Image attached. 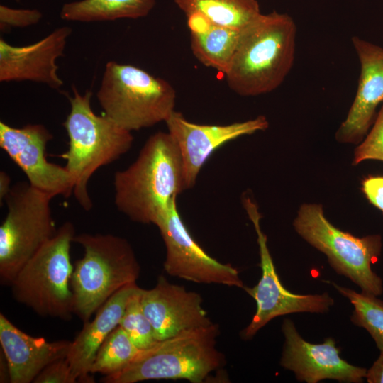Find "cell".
I'll return each mask as SVG.
<instances>
[{
  "label": "cell",
  "instance_id": "cell-1",
  "mask_svg": "<svg viewBox=\"0 0 383 383\" xmlns=\"http://www.w3.org/2000/svg\"><path fill=\"white\" fill-rule=\"evenodd\" d=\"M114 204L131 221L156 225L187 189L182 157L171 135L157 132L135 160L113 177Z\"/></svg>",
  "mask_w": 383,
  "mask_h": 383
},
{
  "label": "cell",
  "instance_id": "cell-2",
  "mask_svg": "<svg viewBox=\"0 0 383 383\" xmlns=\"http://www.w3.org/2000/svg\"><path fill=\"white\" fill-rule=\"evenodd\" d=\"M296 26L286 13H260L240 29L228 72L229 88L243 96L270 92L284 82L295 57Z\"/></svg>",
  "mask_w": 383,
  "mask_h": 383
},
{
  "label": "cell",
  "instance_id": "cell-3",
  "mask_svg": "<svg viewBox=\"0 0 383 383\" xmlns=\"http://www.w3.org/2000/svg\"><path fill=\"white\" fill-rule=\"evenodd\" d=\"M91 96L89 90L81 94L73 88V96L69 98L70 111L63 123L69 147L61 155L72 179L74 198L86 211L93 206L88 191L91 176L126 153L133 141L131 131L92 111Z\"/></svg>",
  "mask_w": 383,
  "mask_h": 383
},
{
  "label": "cell",
  "instance_id": "cell-4",
  "mask_svg": "<svg viewBox=\"0 0 383 383\" xmlns=\"http://www.w3.org/2000/svg\"><path fill=\"white\" fill-rule=\"evenodd\" d=\"M217 323L183 331L140 350L122 370L104 376V383H135L151 379H186L201 383L226 364L216 348Z\"/></svg>",
  "mask_w": 383,
  "mask_h": 383
},
{
  "label": "cell",
  "instance_id": "cell-5",
  "mask_svg": "<svg viewBox=\"0 0 383 383\" xmlns=\"http://www.w3.org/2000/svg\"><path fill=\"white\" fill-rule=\"evenodd\" d=\"M73 242L84 250L75 262L70 284L74 314L86 323L115 293L136 282L140 267L131 244L122 237L81 233Z\"/></svg>",
  "mask_w": 383,
  "mask_h": 383
},
{
  "label": "cell",
  "instance_id": "cell-6",
  "mask_svg": "<svg viewBox=\"0 0 383 383\" xmlns=\"http://www.w3.org/2000/svg\"><path fill=\"white\" fill-rule=\"evenodd\" d=\"M75 231L64 223L18 271L11 285L13 298L41 316L70 321L74 296L69 287L74 267L70 245Z\"/></svg>",
  "mask_w": 383,
  "mask_h": 383
},
{
  "label": "cell",
  "instance_id": "cell-7",
  "mask_svg": "<svg viewBox=\"0 0 383 383\" xmlns=\"http://www.w3.org/2000/svg\"><path fill=\"white\" fill-rule=\"evenodd\" d=\"M96 97L104 115L132 131L165 122L174 111L176 91L140 68L109 61Z\"/></svg>",
  "mask_w": 383,
  "mask_h": 383
},
{
  "label": "cell",
  "instance_id": "cell-8",
  "mask_svg": "<svg viewBox=\"0 0 383 383\" xmlns=\"http://www.w3.org/2000/svg\"><path fill=\"white\" fill-rule=\"evenodd\" d=\"M52 198L28 182L12 186L4 202L6 216L0 226V279L11 285L22 267L56 233Z\"/></svg>",
  "mask_w": 383,
  "mask_h": 383
},
{
  "label": "cell",
  "instance_id": "cell-9",
  "mask_svg": "<svg viewBox=\"0 0 383 383\" xmlns=\"http://www.w3.org/2000/svg\"><path fill=\"white\" fill-rule=\"evenodd\" d=\"M294 226L304 240L327 256L337 273L352 280L362 293L382 294V279L371 267L380 255V235L357 238L337 228L326 219L320 204H303Z\"/></svg>",
  "mask_w": 383,
  "mask_h": 383
},
{
  "label": "cell",
  "instance_id": "cell-10",
  "mask_svg": "<svg viewBox=\"0 0 383 383\" xmlns=\"http://www.w3.org/2000/svg\"><path fill=\"white\" fill-rule=\"evenodd\" d=\"M245 208L254 224L260 248L262 274L253 287H244L256 302V312L249 325L240 332L243 340L251 339L273 318L292 313H326L334 304L328 294L299 295L285 289L279 280L267 245V237L260 226V215L252 201L244 200Z\"/></svg>",
  "mask_w": 383,
  "mask_h": 383
},
{
  "label": "cell",
  "instance_id": "cell-11",
  "mask_svg": "<svg viewBox=\"0 0 383 383\" xmlns=\"http://www.w3.org/2000/svg\"><path fill=\"white\" fill-rule=\"evenodd\" d=\"M166 248L164 270L170 276L197 284L244 289L238 271L207 254L189 233L174 201L155 225Z\"/></svg>",
  "mask_w": 383,
  "mask_h": 383
},
{
  "label": "cell",
  "instance_id": "cell-12",
  "mask_svg": "<svg viewBox=\"0 0 383 383\" xmlns=\"http://www.w3.org/2000/svg\"><path fill=\"white\" fill-rule=\"evenodd\" d=\"M51 133L42 124L12 127L0 122V147L22 170L28 183L52 198L73 193L71 177L65 167L50 162L45 156Z\"/></svg>",
  "mask_w": 383,
  "mask_h": 383
},
{
  "label": "cell",
  "instance_id": "cell-13",
  "mask_svg": "<svg viewBox=\"0 0 383 383\" xmlns=\"http://www.w3.org/2000/svg\"><path fill=\"white\" fill-rule=\"evenodd\" d=\"M282 331L285 341L280 365L294 372L297 380L316 383L328 379L360 383L365 378L367 370L342 359L340 349L333 338H328L321 344L310 343L302 338L294 323L287 318L282 323Z\"/></svg>",
  "mask_w": 383,
  "mask_h": 383
},
{
  "label": "cell",
  "instance_id": "cell-14",
  "mask_svg": "<svg viewBox=\"0 0 383 383\" xmlns=\"http://www.w3.org/2000/svg\"><path fill=\"white\" fill-rule=\"evenodd\" d=\"M165 123L182 157L187 189L194 186L201 167L217 148L240 136L268 127L263 116L228 125H201L187 121L176 111Z\"/></svg>",
  "mask_w": 383,
  "mask_h": 383
},
{
  "label": "cell",
  "instance_id": "cell-15",
  "mask_svg": "<svg viewBox=\"0 0 383 383\" xmlns=\"http://www.w3.org/2000/svg\"><path fill=\"white\" fill-rule=\"evenodd\" d=\"M140 302L157 340L213 323L199 294L170 283L163 275L158 277L153 288H141Z\"/></svg>",
  "mask_w": 383,
  "mask_h": 383
},
{
  "label": "cell",
  "instance_id": "cell-16",
  "mask_svg": "<svg viewBox=\"0 0 383 383\" xmlns=\"http://www.w3.org/2000/svg\"><path fill=\"white\" fill-rule=\"evenodd\" d=\"M72 33L67 26L58 28L41 40L23 46L0 39V81H31L57 89L63 81L57 74L56 61L63 55Z\"/></svg>",
  "mask_w": 383,
  "mask_h": 383
},
{
  "label": "cell",
  "instance_id": "cell-17",
  "mask_svg": "<svg viewBox=\"0 0 383 383\" xmlns=\"http://www.w3.org/2000/svg\"><path fill=\"white\" fill-rule=\"evenodd\" d=\"M352 42L360 62V75L353 103L336 139L357 143L374 122L377 106L383 103V48L358 37Z\"/></svg>",
  "mask_w": 383,
  "mask_h": 383
},
{
  "label": "cell",
  "instance_id": "cell-18",
  "mask_svg": "<svg viewBox=\"0 0 383 383\" xmlns=\"http://www.w3.org/2000/svg\"><path fill=\"white\" fill-rule=\"evenodd\" d=\"M71 342H49L43 337H33L0 313V343L11 383L33 382L46 366L67 357Z\"/></svg>",
  "mask_w": 383,
  "mask_h": 383
},
{
  "label": "cell",
  "instance_id": "cell-19",
  "mask_svg": "<svg viewBox=\"0 0 383 383\" xmlns=\"http://www.w3.org/2000/svg\"><path fill=\"white\" fill-rule=\"evenodd\" d=\"M130 284L115 293L96 312L92 321L83 328L71 342L66 359L79 382H93L90 372L96 353L107 335L121 320L131 296L138 289Z\"/></svg>",
  "mask_w": 383,
  "mask_h": 383
},
{
  "label": "cell",
  "instance_id": "cell-20",
  "mask_svg": "<svg viewBox=\"0 0 383 383\" xmlns=\"http://www.w3.org/2000/svg\"><path fill=\"white\" fill-rule=\"evenodd\" d=\"M155 4V0H81L65 3L60 16L79 22L136 19L148 15Z\"/></svg>",
  "mask_w": 383,
  "mask_h": 383
},
{
  "label": "cell",
  "instance_id": "cell-21",
  "mask_svg": "<svg viewBox=\"0 0 383 383\" xmlns=\"http://www.w3.org/2000/svg\"><path fill=\"white\" fill-rule=\"evenodd\" d=\"M187 17L199 14L211 24L240 30L260 13L257 0H174Z\"/></svg>",
  "mask_w": 383,
  "mask_h": 383
},
{
  "label": "cell",
  "instance_id": "cell-22",
  "mask_svg": "<svg viewBox=\"0 0 383 383\" xmlns=\"http://www.w3.org/2000/svg\"><path fill=\"white\" fill-rule=\"evenodd\" d=\"M240 30L211 24L202 31L191 32V50L204 65L225 74L231 65Z\"/></svg>",
  "mask_w": 383,
  "mask_h": 383
},
{
  "label": "cell",
  "instance_id": "cell-23",
  "mask_svg": "<svg viewBox=\"0 0 383 383\" xmlns=\"http://www.w3.org/2000/svg\"><path fill=\"white\" fill-rule=\"evenodd\" d=\"M139 350L126 331L118 326L105 338L99 348L91 367V374L104 376L116 373L125 368Z\"/></svg>",
  "mask_w": 383,
  "mask_h": 383
},
{
  "label": "cell",
  "instance_id": "cell-24",
  "mask_svg": "<svg viewBox=\"0 0 383 383\" xmlns=\"http://www.w3.org/2000/svg\"><path fill=\"white\" fill-rule=\"evenodd\" d=\"M332 284L353 305L351 321L364 328L374 339L379 351H383V301L377 296L358 293L333 282Z\"/></svg>",
  "mask_w": 383,
  "mask_h": 383
},
{
  "label": "cell",
  "instance_id": "cell-25",
  "mask_svg": "<svg viewBox=\"0 0 383 383\" xmlns=\"http://www.w3.org/2000/svg\"><path fill=\"white\" fill-rule=\"evenodd\" d=\"M140 287L131 296L119 326L139 350H145L157 340L153 328L145 316L140 302Z\"/></svg>",
  "mask_w": 383,
  "mask_h": 383
},
{
  "label": "cell",
  "instance_id": "cell-26",
  "mask_svg": "<svg viewBox=\"0 0 383 383\" xmlns=\"http://www.w3.org/2000/svg\"><path fill=\"white\" fill-rule=\"evenodd\" d=\"M365 160L383 161V103L372 130L355 150L353 164L357 165Z\"/></svg>",
  "mask_w": 383,
  "mask_h": 383
},
{
  "label": "cell",
  "instance_id": "cell-27",
  "mask_svg": "<svg viewBox=\"0 0 383 383\" xmlns=\"http://www.w3.org/2000/svg\"><path fill=\"white\" fill-rule=\"evenodd\" d=\"M43 16L37 9H13L0 5V28L5 31L11 28H24L38 23Z\"/></svg>",
  "mask_w": 383,
  "mask_h": 383
},
{
  "label": "cell",
  "instance_id": "cell-28",
  "mask_svg": "<svg viewBox=\"0 0 383 383\" xmlns=\"http://www.w3.org/2000/svg\"><path fill=\"white\" fill-rule=\"evenodd\" d=\"M35 383L78 382L66 357L58 359L46 366L33 381Z\"/></svg>",
  "mask_w": 383,
  "mask_h": 383
},
{
  "label": "cell",
  "instance_id": "cell-29",
  "mask_svg": "<svg viewBox=\"0 0 383 383\" xmlns=\"http://www.w3.org/2000/svg\"><path fill=\"white\" fill-rule=\"evenodd\" d=\"M362 191L368 201L383 213V177L365 178L362 182Z\"/></svg>",
  "mask_w": 383,
  "mask_h": 383
},
{
  "label": "cell",
  "instance_id": "cell-30",
  "mask_svg": "<svg viewBox=\"0 0 383 383\" xmlns=\"http://www.w3.org/2000/svg\"><path fill=\"white\" fill-rule=\"evenodd\" d=\"M365 378L368 383H383V351L372 367L367 370Z\"/></svg>",
  "mask_w": 383,
  "mask_h": 383
},
{
  "label": "cell",
  "instance_id": "cell-31",
  "mask_svg": "<svg viewBox=\"0 0 383 383\" xmlns=\"http://www.w3.org/2000/svg\"><path fill=\"white\" fill-rule=\"evenodd\" d=\"M12 186H11V179L9 175L4 171L0 172V200L1 202L4 201V199Z\"/></svg>",
  "mask_w": 383,
  "mask_h": 383
},
{
  "label": "cell",
  "instance_id": "cell-32",
  "mask_svg": "<svg viewBox=\"0 0 383 383\" xmlns=\"http://www.w3.org/2000/svg\"><path fill=\"white\" fill-rule=\"evenodd\" d=\"M16 1H21V0H16Z\"/></svg>",
  "mask_w": 383,
  "mask_h": 383
}]
</instances>
